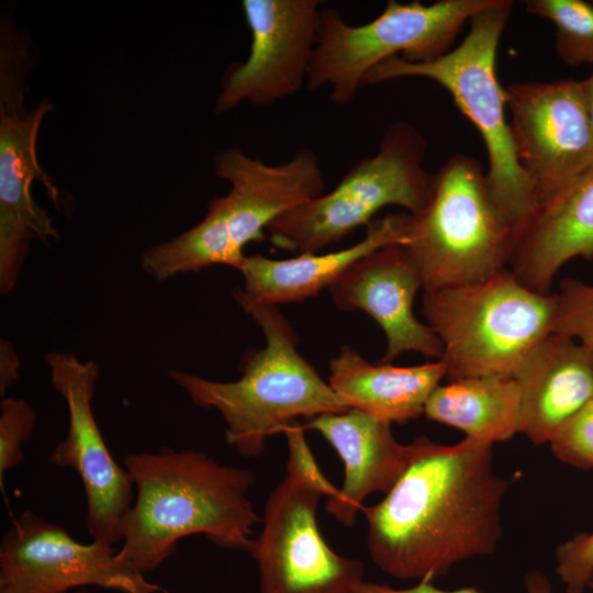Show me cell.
Segmentation results:
<instances>
[{"instance_id": "cell-1", "label": "cell", "mask_w": 593, "mask_h": 593, "mask_svg": "<svg viewBox=\"0 0 593 593\" xmlns=\"http://www.w3.org/2000/svg\"><path fill=\"white\" fill-rule=\"evenodd\" d=\"M411 444L407 466L385 496L362 506L372 562L399 580L432 581L455 564L492 555L503 535L511 480L495 473L493 445L465 437Z\"/></svg>"}, {"instance_id": "cell-2", "label": "cell", "mask_w": 593, "mask_h": 593, "mask_svg": "<svg viewBox=\"0 0 593 593\" xmlns=\"http://www.w3.org/2000/svg\"><path fill=\"white\" fill-rule=\"evenodd\" d=\"M135 491L116 559L145 574L177 551L179 540L204 535L214 545L251 552L261 522L249 492L250 470L195 449L161 446L123 459Z\"/></svg>"}, {"instance_id": "cell-3", "label": "cell", "mask_w": 593, "mask_h": 593, "mask_svg": "<svg viewBox=\"0 0 593 593\" xmlns=\"http://www.w3.org/2000/svg\"><path fill=\"white\" fill-rule=\"evenodd\" d=\"M233 298L265 336V347L242 359L240 377L223 382L181 370H169L168 377L194 404L221 414L228 445L243 457L257 458L267 438L295 418L349 409L300 355L296 333L277 305L238 288Z\"/></svg>"}, {"instance_id": "cell-4", "label": "cell", "mask_w": 593, "mask_h": 593, "mask_svg": "<svg viewBox=\"0 0 593 593\" xmlns=\"http://www.w3.org/2000/svg\"><path fill=\"white\" fill-rule=\"evenodd\" d=\"M513 5L511 0H499L475 13L465 38L433 60L410 63L394 56L382 61L367 74L362 86L407 77L427 78L443 86L483 138L490 194L515 232L533 213L536 201L516 157L505 115V89L495 71L500 38Z\"/></svg>"}, {"instance_id": "cell-5", "label": "cell", "mask_w": 593, "mask_h": 593, "mask_svg": "<svg viewBox=\"0 0 593 593\" xmlns=\"http://www.w3.org/2000/svg\"><path fill=\"white\" fill-rule=\"evenodd\" d=\"M422 313L443 345L449 381L515 378L553 333L556 294L535 292L508 270L482 282L424 291Z\"/></svg>"}, {"instance_id": "cell-6", "label": "cell", "mask_w": 593, "mask_h": 593, "mask_svg": "<svg viewBox=\"0 0 593 593\" xmlns=\"http://www.w3.org/2000/svg\"><path fill=\"white\" fill-rule=\"evenodd\" d=\"M513 239L479 161L456 154L434 175L426 206L410 214L403 246L427 291L482 282L508 269Z\"/></svg>"}, {"instance_id": "cell-7", "label": "cell", "mask_w": 593, "mask_h": 593, "mask_svg": "<svg viewBox=\"0 0 593 593\" xmlns=\"http://www.w3.org/2000/svg\"><path fill=\"white\" fill-rule=\"evenodd\" d=\"M281 432L289 447L286 473L266 501L250 552L260 593H354L363 581V563L336 553L317 524L321 497L337 489L320 470L303 425L293 421Z\"/></svg>"}, {"instance_id": "cell-8", "label": "cell", "mask_w": 593, "mask_h": 593, "mask_svg": "<svg viewBox=\"0 0 593 593\" xmlns=\"http://www.w3.org/2000/svg\"><path fill=\"white\" fill-rule=\"evenodd\" d=\"M426 146L415 126L393 123L378 152L351 166L333 190L277 217L267 228L269 239L282 249L315 254L367 226L385 206L418 213L434 188V175L423 166Z\"/></svg>"}, {"instance_id": "cell-9", "label": "cell", "mask_w": 593, "mask_h": 593, "mask_svg": "<svg viewBox=\"0 0 593 593\" xmlns=\"http://www.w3.org/2000/svg\"><path fill=\"white\" fill-rule=\"evenodd\" d=\"M30 43L14 20L4 16L0 29V292L16 286L32 240H58L52 216L32 195L38 181L59 208L60 194L37 158V137L49 100L26 105Z\"/></svg>"}, {"instance_id": "cell-10", "label": "cell", "mask_w": 593, "mask_h": 593, "mask_svg": "<svg viewBox=\"0 0 593 593\" xmlns=\"http://www.w3.org/2000/svg\"><path fill=\"white\" fill-rule=\"evenodd\" d=\"M497 1L391 0L376 19L361 25L348 24L338 10L324 4L306 87L328 88L331 102L346 105L376 66L399 54L406 61L422 63L448 53L463 24Z\"/></svg>"}, {"instance_id": "cell-11", "label": "cell", "mask_w": 593, "mask_h": 593, "mask_svg": "<svg viewBox=\"0 0 593 593\" xmlns=\"http://www.w3.org/2000/svg\"><path fill=\"white\" fill-rule=\"evenodd\" d=\"M504 89L516 157L537 206L593 168V126L582 81H523Z\"/></svg>"}, {"instance_id": "cell-12", "label": "cell", "mask_w": 593, "mask_h": 593, "mask_svg": "<svg viewBox=\"0 0 593 593\" xmlns=\"http://www.w3.org/2000/svg\"><path fill=\"white\" fill-rule=\"evenodd\" d=\"M45 361L51 384L68 409L66 436L53 448L48 461L79 475L87 500V529L92 540L114 546L122 541L135 491L128 472L110 452L92 411L99 365L82 361L70 351H52Z\"/></svg>"}, {"instance_id": "cell-13", "label": "cell", "mask_w": 593, "mask_h": 593, "mask_svg": "<svg viewBox=\"0 0 593 593\" xmlns=\"http://www.w3.org/2000/svg\"><path fill=\"white\" fill-rule=\"evenodd\" d=\"M97 586L120 593H168L116 559L114 546L82 544L25 510L0 541V593H67Z\"/></svg>"}, {"instance_id": "cell-14", "label": "cell", "mask_w": 593, "mask_h": 593, "mask_svg": "<svg viewBox=\"0 0 593 593\" xmlns=\"http://www.w3.org/2000/svg\"><path fill=\"white\" fill-rule=\"evenodd\" d=\"M323 3L322 0L242 2L251 37L249 55L225 69L215 113L228 112L244 102L269 105L306 86Z\"/></svg>"}, {"instance_id": "cell-15", "label": "cell", "mask_w": 593, "mask_h": 593, "mask_svg": "<svg viewBox=\"0 0 593 593\" xmlns=\"http://www.w3.org/2000/svg\"><path fill=\"white\" fill-rule=\"evenodd\" d=\"M213 165L215 175L231 188L225 195L214 197L206 211L240 260L249 243L267 239V228L277 217L325 192L324 174L311 149L273 166L231 147L216 154Z\"/></svg>"}, {"instance_id": "cell-16", "label": "cell", "mask_w": 593, "mask_h": 593, "mask_svg": "<svg viewBox=\"0 0 593 593\" xmlns=\"http://www.w3.org/2000/svg\"><path fill=\"white\" fill-rule=\"evenodd\" d=\"M423 288L421 272L403 245L381 247L351 266L328 290L342 311L361 310L382 328L390 363L405 351L440 358L443 345L434 329L414 315L413 301Z\"/></svg>"}, {"instance_id": "cell-17", "label": "cell", "mask_w": 593, "mask_h": 593, "mask_svg": "<svg viewBox=\"0 0 593 593\" xmlns=\"http://www.w3.org/2000/svg\"><path fill=\"white\" fill-rule=\"evenodd\" d=\"M303 428L320 433L343 460V485L327 497L325 511L346 527L367 496L390 491L411 457V444L396 440L391 423L354 409L306 418Z\"/></svg>"}, {"instance_id": "cell-18", "label": "cell", "mask_w": 593, "mask_h": 593, "mask_svg": "<svg viewBox=\"0 0 593 593\" xmlns=\"http://www.w3.org/2000/svg\"><path fill=\"white\" fill-rule=\"evenodd\" d=\"M593 259V168L537 205L514 232L510 271L530 290L549 294L569 260Z\"/></svg>"}, {"instance_id": "cell-19", "label": "cell", "mask_w": 593, "mask_h": 593, "mask_svg": "<svg viewBox=\"0 0 593 593\" xmlns=\"http://www.w3.org/2000/svg\"><path fill=\"white\" fill-rule=\"evenodd\" d=\"M521 391L519 433L548 444L593 396V356L577 339L551 333L515 377Z\"/></svg>"}, {"instance_id": "cell-20", "label": "cell", "mask_w": 593, "mask_h": 593, "mask_svg": "<svg viewBox=\"0 0 593 593\" xmlns=\"http://www.w3.org/2000/svg\"><path fill=\"white\" fill-rule=\"evenodd\" d=\"M409 220L410 213L373 220L361 240L336 251L287 259L246 256L237 269L244 278L243 290L254 300L273 305L315 296L365 256L388 245H405Z\"/></svg>"}, {"instance_id": "cell-21", "label": "cell", "mask_w": 593, "mask_h": 593, "mask_svg": "<svg viewBox=\"0 0 593 593\" xmlns=\"http://www.w3.org/2000/svg\"><path fill=\"white\" fill-rule=\"evenodd\" d=\"M328 367V384L348 409L391 424L424 414L427 400L446 377L440 360L410 367L373 365L348 345Z\"/></svg>"}, {"instance_id": "cell-22", "label": "cell", "mask_w": 593, "mask_h": 593, "mask_svg": "<svg viewBox=\"0 0 593 593\" xmlns=\"http://www.w3.org/2000/svg\"><path fill=\"white\" fill-rule=\"evenodd\" d=\"M521 391L515 378L474 377L438 385L425 416L462 430L466 437L495 444L519 433Z\"/></svg>"}, {"instance_id": "cell-23", "label": "cell", "mask_w": 593, "mask_h": 593, "mask_svg": "<svg viewBox=\"0 0 593 593\" xmlns=\"http://www.w3.org/2000/svg\"><path fill=\"white\" fill-rule=\"evenodd\" d=\"M528 13L553 23L556 53L570 67L593 66V3L583 0H527Z\"/></svg>"}, {"instance_id": "cell-24", "label": "cell", "mask_w": 593, "mask_h": 593, "mask_svg": "<svg viewBox=\"0 0 593 593\" xmlns=\"http://www.w3.org/2000/svg\"><path fill=\"white\" fill-rule=\"evenodd\" d=\"M553 333L580 340L588 348L593 347V286L577 279H566L560 283Z\"/></svg>"}, {"instance_id": "cell-25", "label": "cell", "mask_w": 593, "mask_h": 593, "mask_svg": "<svg viewBox=\"0 0 593 593\" xmlns=\"http://www.w3.org/2000/svg\"><path fill=\"white\" fill-rule=\"evenodd\" d=\"M37 422L34 407L24 399L3 398L0 402V484L4 473L24 460L23 445Z\"/></svg>"}, {"instance_id": "cell-26", "label": "cell", "mask_w": 593, "mask_h": 593, "mask_svg": "<svg viewBox=\"0 0 593 593\" xmlns=\"http://www.w3.org/2000/svg\"><path fill=\"white\" fill-rule=\"evenodd\" d=\"M548 444L559 461L578 469H593V396L555 433Z\"/></svg>"}, {"instance_id": "cell-27", "label": "cell", "mask_w": 593, "mask_h": 593, "mask_svg": "<svg viewBox=\"0 0 593 593\" xmlns=\"http://www.w3.org/2000/svg\"><path fill=\"white\" fill-rule=\"evenodd\" d=\"M556 573L567 593L585 592L593 580V530L581 532L556 549Z\"/></svg>"}, {"instance_id": "cell-28", "label": "cell", "mask_w": 593, "mask_h": 593, "mask_svg": "<svg viewBox=\"0 0 593 593\" xmlns=\"http://www.w3.org/2000/svg\"><path fill=\"white\" fill-rule=\"evenodd\" d=\"M354 593H483L474 586L445 591L436 588L432 581H418L415 585L406 589H394L387 584L362 581Z\"/></svg>"}, {"instance_id": "cell-29", "label": "cell", "mask_w": 593, "mask_h": 593, "mask_svg": "<svg viewBox=\"0 0 593 593\" xmlns=\"http://www.w3.org/2000/svg\"><path fill=\"white\" fill-rule=\"evenodd\" d=\"M20 359L7 339L0 340V395L4 396L9 387L19 378Z\"/></svg>"}, {"instance_id": "cell-30", "label": "cell", "mask_w": 593, "mask_h": 593, "mask_svg": "<svg viewBox=\"0 0 593 593\" xmlns=\"http://www.w3.org/2000/svg\"><path fill=\"white\" fill-rule=\"evenodd\" d=\"M525 589L526 593H553L548 578L537 570L527 573L525 578ZM588 589L593 593V580L590 582Z\"/></svg>"}, {"instance_id": "cell-31", "label": "cell", "mask_w": 593, "mask_h": 593, "mask_svg": "<svg viewBox=\"0 0 593 593\" xmlns=\"http://www.w3.org/2000/svg\"><path fill=\"white\" fill-rule=\"evenodd\" d=\"M581 81H582V86L584 90V96H585V101H586L591 123L593 126V71L586 79L581 80Z\"/></svg>"}, {"instance_id": "cell-32", "label": "cell", "mask_w": 593, "mask_h": 593, "mask_svg": "<svg viewBox=\"0 0 593 593\" xmlns=\"http://www.w3.org/2000/svg\"><path fill=\"white\" fill-rule=\"evenodd\" d=\"M75 593H87V591L86 590H78Z\"/></svg>"}, {"instance_id": "cell-33", "label": "cell", "mask_w": 593, "mask_h": 593, "mask_svg": "<svg viewBox=\"0 0 593 593\" xmlns=\"http://www.w3.org/2000/svg\"><path fill=\"white\" fill-rule=\"evenodd\" d=\"M589 349L591 350V353H592V356H593V347H592V348H589Z\"/></svg>"}]
</instances>
